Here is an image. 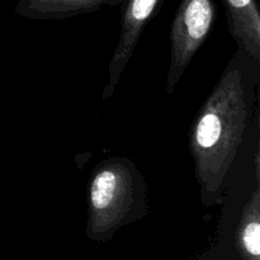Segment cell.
Wrapping results in <instances>:
<instances>
[{
	"instance_id": "obj_8",
	"label": "cell",
	"mask_w": 260,
	"mask_h": 260,
	"mask_svg": "<svg viewBox=\"0 0 260 260\" xmlns=\"http://www.w3.org/2000/svg\"><path fill=\"white\" fill-rule=\"evenodd\" d=\"M99 7H103V5H108V7H116V5H122L124 3V0H96Z\"/></svg>"
},
{
	"instance_id": "obj_7",
	"label": "cell",
	"mask_w": 260,
	"mask_h": 260,
	"mask_svg": "<svg viewBox=\"0 0 260 260\" xmlns=\"http://www.w3.org/2000/svg\"><path fill=\"white\" fill-rule=\"evenodd\" d=\"M101 9L96 0H19L15 14L35 20L66 19Z\"/></svg>"
},
{
	"instance_id": "obj_3",
	"label": "cell",
	"mask_w": 260,
	"mask_h": 260,
	"mask_svg": "<svg viewBox=\"0 0 260 260\" xmlns=\"http://www.w3.org/2000/svg\"><path fill=\"white\" fill-rule=\"evenodd\" d=\"M216 17L213 0H182L170 28L168 95L174 93L183 74L212 30Z\"/></svg>"
},
{
	"instance_id": "obj_1",
	"label": "cell",
	"mask_w": 260,
	"mask_h": 260,
	"mask_svg": "<svg viewBox=\"0 0 260 260\" xmlns=\"http://www.w3.org/2000/svg\"><path fill=\"white\" fill-rule=\"evenodd\" d=\"M254 63L236 51L189 129V152L205 207L223 202L225 187L256 101Z\"/></svg>"
},
{
	"instance_id": "obj_5",
	"label": "cell",
	"mask_w": 260,
	"mask_h": 260,
	"mask_svg": "<svg viewBox=\"0 0 260 260\" xmlns=\"http://www.w3.org/2000/svg\"><path fill=\"white\" fill-rule=\"evenodd\" d=\"M229 32L243 52L260 61V12L256 0H223Z\"/></svg>"
},
{
	"instance_id": "obj_2",
	"label": "cell",
	"mask_w": 260,
	"mask_h": 260,
	"mask_svg": "<svg viewBox=\"0 0 260 260\" xmlns=\"http://www.w3.org/2000/svg\"><path fill=\"white\" fill-rule=\"evenodd\" d=\"M85 235L94 243H108L122 228L149 213L147 184L134 160L109 157L94 167L86 188Z\"/></svg>"
},
{
	"instance_id": "obj_4",
	"label": "cell",
	"mask_w": 260,
	"mask_h": 260,
	"mask_svg": "<svg viewBox=\"0 0 260 260\" xmlns=\"http://www.w3.org/2000/svg\"><path fill=\"white\" fill-rule=\"evenodd\" d=\"M162 2L164 0H124L122 4L121 30L118 42L108 62V83L103 89L102 101H108L114 94L145 27L159 10Z\"/></svg>"
},
{
	"instance_id": "obj_6",
	"label": "cell",
	"mask_w": 260,
	"mask_h": 260,
	"mask_svg": "<svg viewBox=\"0 0 260 260\" xmlns=\"http://www.w3.org/2000/svg\"><path fill=\"white\" fill-rule=\"evenodd\" d=\"M256 184L250 198L241 210L235 230V245L240 260H260V157L254 156Z\"/></svg>"
}]
</instances>
